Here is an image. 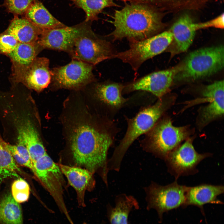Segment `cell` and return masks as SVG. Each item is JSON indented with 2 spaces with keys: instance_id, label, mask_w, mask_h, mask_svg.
<instances>
[{
  "instance_id": "cell-1",
  "label": "cell",
  "mask_w": 224,
  "mask_h": 224,
  "mask_svg": "<svg viewBox=\"0 0 224 224\" xmlns=\"http://www.w3.org/2000/svg\"><path fill=\"white\" fill-rule=\"evenodd\" d=\"M110 124L99 129L81 124L73 129L70 137L71 148L75 163L94 174L97 173L107 187L109 171L108 154L114 144L115 134Z\"/></svg>"
},
{
  "instance_id": "cell-2",
  "label": "cell",
  "mask_w": 224,
  "mask_h": 224,
  "mask_svg": "<svg viewBox=\"0 0 224 224\" xmlns=\"http://www.w3.org/2000/svg\"><path fill=\"white\" fill-rule=\"evenodd\" d=\"M161 12L145 3L127 4L115 11L111 21L114 29L109 35L113 40L127 38L130 41L156 35L164 27Z\"/></svg>"
},
{
  "instance_id": "cell-3",
  "label": "cell",
  "mask_w": 224,
  "mask_h": 224,
  "mask_svg": "<svg viewBox=\"0 0 224 224\" xmlns=\"http://www.w3.org/2000/svg\"><path fill=\"white\" fill-rule=\"evenodd\" d=\"M167 100L159 98L153 105L144 108L134 117L127 119L126 133L109 159L110 170L119 171L123 158L133 142L141 135L150 131L168 107Z\"/></svg>"
},
{
  "instance_id": "cell-4",
  "label": "cell",
  "mask_w": 224,
  "mask_h": 224,
  "mask_svg": "<svg viewBox=\"0 0 224 224\" xmlns=\"http://www.w3.org/2000/svg\"><path fill=\"white\" fill-rule=\"evenodd\" d=\"M224 65L223 45L199 49L190 53L178 67L174 80L192 81L209 77L221 71Z\"/></svg>"
},
{
  "instance_id": "cell-5",
  "label": "cell",
  "mask_w": 224,
  "mask_h": 224,
  "mask_svg": "<svg viewBox=\"0 0 224 224\" xmlns=\"http://www.w3.org/2000/svg\"><path fill=\"white\" fill-rule=\"evenodd\" d=\"M141 141L142 149L164 160L167 154L188 138L189 132L185 127L174 126L170 119L155 124Z\"/></svg>"
},
{
  "instance_id": "cell-6",
  "label": "cell",
  "mask_w": 224,
  "mask_h": 224,
  "mask_svg": "<svg viewBox=\"0 0 224 224\" xmlns=\"http://www.w3.org/2000/svg\"><path fill=\"white\" fill-rule=\"evenodd\" d=\"M172 39V34L168 30L143 40L130 41L129 49L115 54L112 58L128 63L136 71L146 60L165 51Z\"/></svg>"
},
{
  "instance_id": "cell-7",
  "label": "cell",
  "mask_w": 224,
  "mask_h": 224,
  "mask_svg": "<svg viewBox=\"0 0 224 224\" xmlns=\"http://www.w3.org/2000/svg\"><path fill=\"white\" fill-rule=\"evenodd\" d=\"M188 187L179 184L177 180L166 185L152 181L144 188L147 209L155 210L161 218L164 212L184 205Z\"/></svg>"
},
{
  "instance_id": "cell-8",
  "label": "cell",
  "mask_w": 224,
  "mask_h": 224,
  "mask_svg": "<svg viewBox=\"0 0 224 224\" xmlns=\"http://www.w3.org/2000/svg\"><path fill=\"white\" fill-rule=\"evenodd\" d=\"M193 139L188 138L184 143L170 152L164 160L168 172L175 180L180 177L195 174L198 165L203 159L211 156L210 152L199 153L193 144Z\"/></svg>"
},
{
  "instance_id": "cell-9",
  "label": "cell",
  "mask_w": 224,
  "mask_h": 224,
  "mask_svg": "<svg viewBox=\"0 0 224 224\" xmlns=\"http://www.w3.org/2000/svg\"><path fill=\"white\" fill-rule=\"evenodd\" d=\"M33 172L53 198L61 212L72 224L73 222L63 198V174L58 164L46 154L33 163Z\"/></svg>"
},
{
  "instance_id": "cell-10",
  "label": "cell",
  "mask_w": 224,
  "mask_h": 224,
  "mask_svg": "<svg viewBox=\"0 0 224 224\" xmlns=\"http://www.w3.org/2000/svg\"><path fill=\"white\" fill-rule=\"evenodd\" d=\"M68 53L72 59L93 66L112 58L115 54L111 43L94 33L77 39Z\"/></svg>"
},
{
  "instance_id": "cell-11",
  "label": "cell",
  "mask_w": 224,
  "mask_h": 224,
  "mask_svg": "<svg viewBox=\"0 0 224 224\" xmlns=\"http://www.w3.org/2000/svg\"><path fill=\"white\" fill-rule=\"evenodd\" d=\"M91 22L84 21L72 26L43 30L37 42L43 49L68 53L77 39L94 33L91 27Z\"/></svg>"
},
{
  "instance_id": "cell-12",
  "label": "cell",
  "mask_w": 224,
  "mask_h": 224,
  "mask_svg": "<svg viewBox=\"0 0 224 224\" xmlns=\"http://www.w3.org/2000/svg\"><path fill=\"white\" fill-rule=\"evenodd\" d=\"M93 66L77 59H72L68 64L54 68L52 78L60 87L73 88L85 85L92 81Z\"/></svg>"
},
{
  "instance_id": "cell-13",
  "label": "cell",
  "mask_w": 224,
  "mask_h": 224,
  "mask_svg": "<svg viewBox=\"0 0 224 224\" xmlns=\"http://www.w3.org/2000/svg\"><path fill=\"white\" fill-rule=\"evenodd\" d=\"M178 67L152 73L137 80L126 87L127 92L145 91L161 98L169 90Z\"/></svg>"
},
{
  "instance_id": "cell-14",
  "label": "cell",
  "mask_w": 224,
  "mask_h": 224,
  "mask_svg": "<svg viewBox=\"0 0 224 224\" xmlns=\"http://www.w3.org/2000/svg\"><path fill=\"white\" fill-rule=\"evenodd\" d=\"M49 61L46 58H36L28 67L15 74L18 80L27 87L40 91L47 87L52 78Z\"/></svg>"
},
{
  "instance_id": "cell-15",
  "label": "cell",
  "mask_w": 224,
  "mask_h": 224,
  "mask_svg": "<svg viewBox=\"0 0 224 224\" xmlns=\"http://www.w3.org/2000/svg\"><path fill=\"white\" fill-rule=\"evenodd\" d=\"M202 95L209 103L202 110L200 122L205 124L224 113V81H217L203 89Z\"/></svg>"
},
{
  "instance_id": "cell-16",
  "label": "cell",
  "mask_w": 224,
  "mask_h": 224,
  "mask_svg": "<svg viewBox=\"0 0 224 224\" xmlns=\"http://www.w3.org/2000/svg\"><path fill=\"white\" fill-rule=\"evenodd\" d=\"M194 22L188 15L180 17L172 25L169 30L173 35L169 46L171 54L175 55L186 51L192 44L196 31Z\"/></svg>"
},
{
  "instance_id": "cell-17",
  "label": "cell",
  "mask_w": 224,
  "mask_h": 224,
  "mask_svg": "<svg viewBox=\"0 0 224 224\" xmlns=\"http://www.w3.org/2000/svg\"><path fill=\"white\" fill-rule=\"evenodd\" d=\"M62 173L67 178L68 183L75 190L79 206L84 207L85 192L94 188L95 181L94 174L86 169L61 164H58Z\"/></svg>"
},
{
  "instance_id": "cell-18",
  "label": "cell",
  "mask_w": 224,
  "mask_h": 224,
  "mask_svg": "<svg viewBox=\"0 0 224 224\" xmlns=\"http://www.w3.org/2000/svg\"><path fill=\"white\" fill-rule=\"evenodd\" d=\"M224 191V186L222 185L203 184L188 186L184 205H194L201 207L208 203H221L217 198L223 194Z\"/></svg>"
},
{
  "instance_id": "cell-19",
  "label": "cell",
  "mask_w": 224,
  "mask_h": 224,
  "mask_svg": "<svg viewBox=\"0 0 224 224\" xmlns=\"http://www.w3.org/2000/svg\"><path fill=\"white\" fill-rule=\"evenodd\" d=\"M23 16L43 30L57 29L67 26L53 16L38 0H35Z\"/></svg>"
},
{
  "instance_id": "cell-20",
  "label": "cell",
  "mask_w": 224,
  "mask_h": 224,
  "mask_svg": "<svg viewBox=\"0 0 224 224\" xmlns=\"http://www.w3.org/2000/svg\"><path fill=\"white\" fill-rule=\"evenodd\" d=\"M107 215L110 224H128V217L130 212L139 208L138 203L132 195L121 194L115 199L114 207L108 204Z\"/></svg>"
},
{
  "instance_id": "cell-21",
  "label": "cell",
  "mask_w": 224,
  "mask_h": 224,
  "mask_svg": "<svg viewBox=\"0 0 224 224\" xmlns=\"http://www.w3.org/2000/svg\"><path fill=\"white\" fill-rule=\"evenodd\" d=\"M14 16L6 33L13 36L20 43L37 42L43 30L24 17L20 18L18 16Z\"/></svg>"
},
{
  "instance_id": "cell-22",
  "label": "cell",
  "mask_w": 224,
  "mask_h": 224,
  "mask_svg": "<svg viewBox=\"0 0 224 224\" xmlns=\"http://www.w3.org/2000/svg\"><path fill=\"white\" fill-rule=\"evenodd\" d=\"M18 134L23 140L33 163L47 154L39 134L29 120L21 122L18 128Z\"/></svg>"
},
{
  "instance_id": "cell-23",
  "label": "cell",
  "mask_w": 224,
  "mask_h": 224,
  "mask_svg": "<svg viewBox=\"0 0 224 224\" xmlns=\"http://www.w3.org/2000/svg\"><path fill=\"white\" fill-rule=\"evenodd\" d=\"M43 49L38 43L19 42L15 49L8 55L16 68L15 74L29 66Z\"/></svg>"
},
{
  "instance_id": "cell-24",
  "label": "cell",
  "mask_w": 224,
  "mask_h": 224,
  "mask_svg": "<svg viewBox=\"0 0 224 224\" xmlns=\"http://www.w3.org/2000/svg\"><path fill=\"white\" fill-rule=\"evenodd\" d=\"M124 86L117 83H107L98 85L96 89L97 98L107 106L114 109L121 107L128 100L122 96Z\"/></svg>"
},
{
  "instance_id": "cell-25",
  "label": "cell",
  "mask_w": 224,
  "mask_h": 224,
  "mask_svg": "<svg viewBox=\"0 0 224 224\" xmlns=\"http://www.w3.org/2000/svg\"><path fill=\"white\" fill-rule=\"evenodd\" d=\"M0 224H23L21 207L11 194L0 200Z\"/></svg>"
},
{
  "instance_id": "cell-26",
  "label": "cell",
  "mask_w": 224,
  "mask_h": 224,
  "mask_svg": "<svg viewBox=\"0 0 224 224\" xmlns=\"http://www.w3.org/2000/svg\"><path fill=\"white\" fill-rule=\"evenodd\" d=\"M76 7L82 10L86 15L85 21L97 20L98 16L105 8L117 6L114 0H69Z\"/></svg>"
},
{
  "instance_id": "cell-27",
  "label": "cell",
  "mask_w": 224,
  "mask_h": 224,
  "mask_svg": "<svg viewBox=\"0 0 224 224\" xmlns=\"http://www.w3.org/2000/svg\"><path fill=\"white\" fill-rule=\"evenodd\" d=\"M2 140L0 142V184L7 178H19L18 173L21 172L11 154L3 144Z\"/></svg>"
},
{
  "instance_id": "cell-28",
  "label": "cell",
  "mask_w": 224,
  "mask_h": 224,
  "mask_svg": "<svg viewBox=\"0 0 224 224\" xmlns=\"http://www.w3.org/2000/svg\"><path fill=\"white\" fill-rule=\"evenodd\" d=\"M17 139L16 145L9 144L2 140V142L16 163L27 167L33 171V163L28 150L22 138L19 135Z\"/></svg>"
},
{
  "instance_id": "cell-29",
  "label": "cell",
  "mask_w": 224,
  "mask_h": 224,
  "mask_svg": "<svg viewBox=\"0 0 224 224\" xmlns=\"http://www.w3.org/2000/svg\"><path fill=\"white\" fill-rule=\"evenodd\" d=\"M11 194L14 199L18 203L25 202L29 197L30 186L26 180L18 178L12 185Z\"/></svg>"
},
{
  "instance_id": "cell-30",
  "label": "cell",
  "mask_w": 224,
  "mask_h": 224,
  "mask_svg": "<svg viewBox=\"0 0 224 224\" xmlns=\"http://www.w3.org/2000/svg\"><path fill=\"white\" fill-rule=\"evenodd\" d=\"M2 6L14 16H23L35 0H3Z\"/></svg>"
},
{
  "instance_id": "cell-31",
  "label": "cell",
  "mask_w": 224,
  "mask_h": 224,
  "mask_svg": "<svg viewBox=\"0 0 224 224\" xmlns=\"http://www.w3.org/2000/svg\"><path fill=\"white\" fill-rule=\"evenodd\" d=\"M19 42L12 35L6 33L0 35V53L8 54L15 49Z\"/></svg>"
},
{
  "instance_id": "cell-32",
  "label": "cell",
  "mask_w": 224,
  "mask_h": 224,
  "mask_svg": "<svg viewBox=\"0 0 224 224\" xmlns=\"http://www.w3.org/2000/svg\"><path fill=\"white\" fill-rule=\"evenodd\" d=\"M194 26L196 30L208 27L223 29L224 26V15L223 13L216 17L203 22L194 23Z\"/></svg>"
},
{
  "instance_id": "cell-33",
  "label": "cell",
  "mask_w": 224,
  "mask_h": 224,
  "mask_svg": "<svg viewBox=\"0 0 224 224\" xmlns=\"http://www.w3.org/2000/svg\"><path fill=\"white\" fill-rule=\"evenodd\" d=\"M82 224H87V223H86V222H83ZM102 224V223H101V224Z\"/></svg>"
},
{
  "instance_id": "cell-34",
  "label": "cell",
  "mask_w": 224,
  "mask_h": 224,
  "mask_svg": "<svg viewBox=\"0 0 224 224\" xmlns=\"http://www.w3.org/2000/svg\"><path fill=\"white\" fill-rule=\"evenodd\" d=\"M1 140H2V139H1L0 138V142H1Z\"/></svg>"
}]
</instances>
